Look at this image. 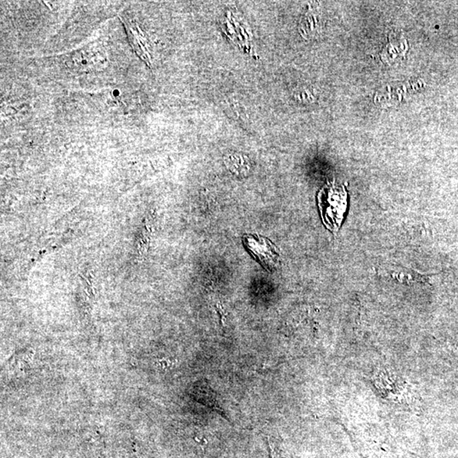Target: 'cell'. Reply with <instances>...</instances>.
<instances>
[{
	"instance_id": "6da1fadb",
	"label": "cell",
	"mask_w": 458,
	"mask_h": 458,
	"mask_svg": "<svg viewBox=\"0 0 458 458\" xmlns=\"http://www.w3.org/2000/svg\"><path fill=\"white\" fill-rule=\"evenodd\" d=\"M346 185L336 184L335 180L329 182L317 196L322 221L325 228L334 234L341 228L348 206Z\"/></svg>"
},
{
	"instance_id": "277c9868",
	"label": "cell",
	"mask_w": 458,
	"mask_h": 458,
	"mask_svg": "<svg viewBox=\"0 0 458 458\" xmlns=\"http://www.w3.org/2000/svg\"><path fill=\"white\" fill-rule=\"evenodd\" d=\"M194 396L196 400L203 405L209 407V409L216 411L218 414L228 420L225 411L221 409L219 402L217 399L216 392L206 383L200 382L199 385H195L194 388Z\"/></svg>"
},
{
	"instance_id": "7a4b0ae2",
	"label": "cell",
	"mask_w": 458,
	"mask_h": 458,
	"mask_svg": "<svg viewBox=\"0 0 458 458\" xmlns=\"http://www.w3.org/2000/svg\"><path fill=\"white\" fill-rule=\"evenodd\" d=\"M244 245L255 258L268 272L277 269L279 264V252L276 246L269 239L257 234H245L243 237Z\"/></svg>"
},
{
	"instance_id": "3957f363",
	"label": "cell",
	"mask_w": 458,
	"mask_h": 458,
	"mask_svg": "<svg viewBox=\"0 0 458 458\" xmlns=\"http://www.w3.org/2000/svg\"><path fill=\"white\" fill-rule=\"evenodd\" d=\"M121 20L126 27L132 49L145 62L150 66L152 58H150L149 53L147 41H146L145 35L143 34L138 25L135 21L128 19L126 16H121Z\"/></svg>"
}]
</instances>
